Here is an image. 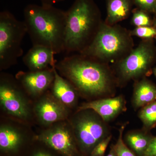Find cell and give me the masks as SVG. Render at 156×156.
I'll return each instance as SVG.
<instances>
[{
  "label": "cell",
  "mask_w": 156,
  "mask_h": 156,
  "mask_svg": "<svg viewBox=\"0 0 156 156\" xmlns=\"http://www.w3.org/2000/svg\"><path fill=\"white\" fill-rule=\"evenodd\" d=\"M31 156H54L46 151L41 150L35 152Z\"/></svg>",
  "instance_id": "26"
},
{
  "label": "cell",
  "mask_w": 156,
  "mask_h": 156,
  "mask_svg": "<svg viewBox=\"0 0 156 156\" xmlns=\"http://www.w3.org/2000/svg\"><path fill=\"white\" fill-rule=\"evenodd\" d=\"M126 108L125 99L123 97L119 96L86 102L81 105L77 111L92 110L106 122L113 119Z\"/></svg>",
  "instance_id": "12"
},
{
  "label": "cell",
  "mask_w": 156,
  "mask_h": 156,
  "mask_svg": "<svg viewBox=\"0 0 156 156\" xmlns=\"http://www.w3.org/2000/svg\"><path fill=\"white\" fill-rule=\"evenodd\" d=\"M156 101V87L147 80L138 82L134 87L132 102L135 108H142Z\"/></svg>",
  "instance_id": "16"
},
{
  "label": "cell",
  "mask_w": 156,
  "mask_h": 156,
  "mask_svg": "<svg viewBox=\"0 0 156 156\" xmlns=\"http://www.w3.org/2000/svg\"><path fill=\"white\" fill-rule=\"evenodd\" d=\"M25 133L17 126L2 123L0 127V149L6 154L17 152L24 144Z\"/></svg>",
  "instance_id": "14"
},
{
  "label": "cell",
  "mask_w": 156,
  "mask_h": 156,
  "mask_svg": "<svg viewBox=\"0 0 156 156\" xmlns=\"http://www.w3.org/2000/svg\"><path fill=\"white\" fill-rule=\"evenodd\" d=\"M27 34L24 21H20L7 10L0 13V69L17 64L23 54L21 44Z\"/></svg>",
  "instance_id": "4"
},
{
  "label": "cell",
  "mask_w": 156,
  "mask_h": 156,
  "mask_svg": "<svg viewBox=\"0 0 156 156\" xmlns=\"http://www.w3.org/2000/svg\"><path fill=\"white\" fill-rule=\"evenodd\" d=\"M153 58L152 48L147 43H142L121 62L120 75L126 80L139 77L147 71Z\"/></svg>",
  "instance_id": "9"
},
{
  "label": "cell",
  "mask_w": 156,
  "mask_h": 156,
  "mask_svg": "<svg viewBox=\"0 0 156 156\" xmlns=\"http://www.w3.org/2000/svg\"><path fill=\"white\" fill-rule=\"evenodd\" d=\"M106 156H117V154L116 153L115 151L112 146L111 149L109 153Z\"/></svg>",
  "instance_id": "28"
},
{
  "label": "cell",
  "mask_w": 156,
  "mask_h": 156,
  "mask_svg": "<svg viewBox=\"0 0 156 156\" xmlns=\"http://www.w3.org/2000/svg\"><path fill=\"white\" fill-rule=\"evenodd\" d=\"M142 9L148 11H156V0H135Z\"/></svg>",
  "instance_id": "24"
},
{
  "label": "cell",
  "mask_w": 156,
  "mask_h": 156,
  "mask_svg": "<svg viewBox=\"0 0 156 156\" xmlns=\"http://www.w3.org/2000/svg\"><path fill=\"white\" fill-rule=\"evenodd\" d=\"M79 150L89 156L94 147L109 134L105 122L91 109L77 111L69 121Z\"/></svg>",
  "instance_id": "5"
},
{
  "label": "cell",
  "mask_w": 156,
  "mask_h": 156,
  "mask_svg": "<svg viewBox=\"0 0 156 156\" xmlns=\"http://www.w3.org/2000/svg\"><path fill=\"white\" fill-rule=\"evenodd\" d=\"M124 125L119 130V136L115 144L112 146L117 156H136L132 151L128 148L123 140V133L126 128Z\"/></svg>",
  "instance_id": "20"
},
{
  "label": "cell",
  "mask_w": 156,
  "mask_h": 156,
  "mask_svg": "<svg viewBox=\"0 0 156 156\" xmlns=\"http://www.w3.org/2000/svg\"><path fill=\"white\" fill-rule=\"evenodd\" d=\"M129 43L127 36L118 29L101 25L92 43L81 53L98 60L111 59L125 52Z\"/></svg>",
  "instance_id": "6"
},
{
  "label": "cell",
  "mask_w": 156,
  "mask_h": 156,
  "mask_svg": "<svg viewBox=\"0 0 156 156\" xmlns=\"http://www.w3.org/2000/svg\"><path fill=\"white\" fill-rule=\"evenodd\" d=\"M133 34L143 38H150L156 36V29L148 26L136 27L133 32Z\"/></svg>",
  "instance_id": "22"
},
{
  "label": "cell",
  "mask_w": 156,
  "mask_h": 156,
  "mask_svg": "<svg viewBox=\"0 0 156 156\" xmlns=\"http://www.w3.org/2000/svg\"><path fill=\"white\" fill-rule=\"evenodd\" d=\"M144 156H156V137L151 139Z\"/></svg>",
  "instance_id": "25"
},
{
  "label": "cell",
  "mask_w": 156,
  "mask_h": 156,
  "mask_svg": "<svg viewBox=\"0 0 156 156\" xmlns=\"http://www.w3.org/2000/svg\"><path fill=\"white\" fill-rule=\"evenodd\" d=\"M132 22L137 27L148 26L150 25L151 20L147 14L141 11L135 12L132 18Z\"/></svg>",
  "instance_id": "21"
},
{
  "label": "cell",
  "mask_w": 156,
  "mask_h": 156,
  "mask_svg": "<svg viewBox=\"0 0 156 156\" xmlns=\"http://www.w3.org/2000/svg\"><path fill=\"white\" fill-rule=\"evenodd\" d=\"M139 117L146 129L154 128L156 125V101L143 107Z\"/></svg>",
  "instance_id": "19"
},
{
  "label": "cell",
  "mask_w": 156,
  "mask_h": 156,
  "mask_svg": "<svg viewBox=\"0 0 156 156\" xmlns=\"http://www.w3.org/2000/svg\"><path fill=\"white\" fill-rule=\"evenodd\" d=\"M24 89L16 78L2 73L0 77V103L7 114L21 122L31 117V111Z\"/></svg>",
  "instance_id": "7"
},
{
  "label": "cell",
  "mask_w": 156,
  "mask_h": 156,
  "mask_svg": "<svg viewBox=\"0 0 156 156\" xmlns=\"http://www.w3.org/2000/svg\"><path fill=\"white\" fill-rule=\"evenodd\" d=\"M130 11L128 0H109L108 5V20L114 23L125 19Z\"/></svg>",
  "instance_id": "17"
},
{
  "label": "cell",
  "mask_w": 156,
  "mask_h": 156,
  "mask_svg": "<svg viewBox=\"0 0 156 156\" xmlns=\"http://www.w3.org/2000/svg\"><path fill=\"white\" fill-rule=\"evenodd\" d=\"M34 107V113L43 126L49 127L66 120L68 116L67 107L61 103L52 93L46 92L41 96Z\"/></svg>",
  "instance_id": "10"
},
{
  "label": "cell",
  "mask_w": 156,
  "mask_h": 156,
  "mask_svg": "<svg viewBox=\"0 0 156 156\" xmlns=\"http://www.w3.org/2000/svg\"><path fill=\"white\" fill-rule=\"evenodd\" d=\"M154 24H155V26L156 27V20L155 21V23H154Z\"/></svg>",
  "instance_id": "30"
},
{
  "label": "cell",
  "mask_w": 156,
  "mask_h": 156,
  "mask_svg": "<svg viewBox=\"0 0 156 156\" xmlns=\"http://www.w3.org/2000/svg\"><path fill=\"white\" fill-rule=\"evenodd\" d=\"M55 66L43 70L20 71L15 78L26 92L33 97H38L52 86Z\"/></svg>",
  "instance_id": "11"
},
{
  "label": "cell",
  "mask_w": 156,
  "mask_h": 156,
  "mask_svg": "<svg viewBox=\"0 0 156 156\" xmlns=\"http://www.w3.org/2000/svg\"><path fill=\"white\" fill-rule=\"evenodd\" d=\"M54 52L41 46H33L23 58V63L30 71L43 70L53 67L56 63Z\"/></svg>",
  "instance_id": "13"
},
{
  "label": "cell",
  "mask_w": 156,
  "mask_h": 156,
  "mask_svg": "<svg viewBox=\"0 0 156 156\" xmlns=\"http://www.w3.org/2000/svg\"><path fill=\"white\" fill-rule=\"evenodd\" d=\"M54 79L51 86V93L54 97L67 108L75 105L78 91L72 84L59 74L54 67Z\"/></svg>",
  "instance_id": "15"
},
{
  "label": "cell",
  "mask_w": 156,
  "mask_h": 156,
  "mask_svg": "<svg viewBox=\"0 0 156 156\" xmlns=\"http://www.w3.org/2000/svg\"><path fill=\"white\" fill-rule=\"evenodd\" d=\"M55 67L60 75L84 95L101 96L110 90L109 73L95 58L82 54L67 56L56 62Z\"/></svg>",
  "instance_id": "2"
},
{
  "label": "cell",
  "mask_w": 156,
  "mask_h": 156,
  "mask_svg": "<svg viewBox=\"0 0 156 156\" xmlns=\"http://www.w3.org/2000/svg\"><path fill=\"white\" fill-rule=\"evenodd\" d=\"M36 139L64 156H78L79 149L69 121L51 125L37 135Z\"/></svg>",
  "instance_id": "8"
},
{
  "label": "cell",
  "mask_w": 156,
  "mask_h": 156,
  "mask_svg": "<svg viewBox=\"0 0 156 156\" xmlns=\"http://www.w3.org/2000/svg\"><path fill=\"white\" fill-rule=\"evenodd\" d=\"M23 16L33 46L47 47L56 54L64 52L66 11L52 5L30 4Z\"/></svg>",
  "instance_id": "1"
},
{
  "label": "cell",
  "mask_w": 156,
  "mask_h": 156,
  "mask_svg": "<svg viewBox=\"0 0 156 156\" xmlns=\"http://www.w3.org/2000/svg\"><path fill=\"white\" fill-rule=\"evenodd\" d=\"M152 137L142 131H133L128 133L126 140L130 147L139 156H144Z\"/></svg>",
  "instance_id": "18"
},
{
  "label": "cell",
  "mask_w": 156,
  "mask_h": 156,
  "mask_svg": "<svg viewBox=\"0 0 156 156\" xmlns=\"http://www.w3.org/2000/svg\"><path fill=\"white\" fill-rule=\"evenodd\" d=\"M64 51L82 53L92 43L100 25L90 0H76L66 11Z\"/></svg>",
  "instance_id": "3"
},
{
  "label": "cell",
  "mask_w": 156,
  "mask_h": 156,
  "mask_svg": "<svg viewBox=\"0 0 156 156\" xmlns=\"http://www.w3.org/2000/svg\"><path fill=\"white\" fill-rule=\"evenodd\" d=\"M154 73L156 76V68L155 69H154Z\"/></svg>",
  "instance_id": "29"
},
{
  "label": "cell",
  "mask_w": 156,
  "mask_h": 156,
  "mask_svg": "<svg viewBox=\"0 0 156 156\" xmlns=\"http://www.w3.org/2000/svg\"><path fill=\"white\" fill-rule=\"evenodd\" d=\"M39 1H41V4L54 5V4L59 2H62L65 0H39Z\"/></svg>",
  "instance_id": "27"
},
{
  "label": "cell",
  "mask_w": 156,
  "mask_h": 156,
  "mask_svg": "<svg viewBox=\"0 0 156 156\" xmlns=\"http://www.w3.org/2000/svg\"><path fill=\"white\" fill-rule=\"evenodd\" d=\"M112 138V135H109L101 141L93 148L89 156H104Z\"/></svg>",
  "instance_id": "23"
}]
</instances>
